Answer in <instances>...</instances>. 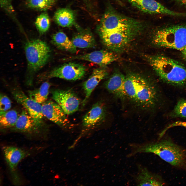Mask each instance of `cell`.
Instances as JSON below:
<instances>
[{"label": "cell", "mask_w": 186, "mask_h": 186, "mask_svg": "<svg viewBox=\"0 0 186 186\" xmlns=\"http://www.w3.org/2000/svg\"><path fill=\"white\" fill-rule=\"evenodd\" d=\"M125 87L126 98L142 110L156 109L161 101L158 87L151 80L136 73L126 76Z\"/></svg>", "instance_id": "6da1fadb"}, {"label": "cell", "mask_w": 186, "mask_h": 186, "mask_svg": "<svg viewBox=\"0 0 186 186\" xmlns=\"http://www.w3.org/2000/svg\"><path fill=\"white\" fill-rule=\"evenodd\" d=\"M132 147L130 156L138 153H152L172 166L181 168L186 167V150L169 140L133 144Z\"/></svg>", "instance_id": "7a4b0ae2"}, {"label": "cell", "mask_w": 186, "mask_h": 186, "mask_svg": "<svg viewBox=\"0 0 186 186\" xmlns=\"http://www.w3.org/2000/svg\"><path fill=\"white\" fill-rule=\"evenodd\" d=\"M144 56L163 82L179 88L186 86V68L180 63L161 55H146Z\"/></svg>", "instance_id": "3957f363"}, {"label": "cell", "mask_w": 186, "mask_h": 186, "mask_svg": "<svg viewBox=\"0 0 186 186\" xmlns=\"http://www.w3.org/2000/svg\"><path fill=\"white\" fill-rule=\"evenodd\" d=\"M151 40L156 46L181 51L186 46V24L161 27L154 33Z\"/></svg>", "instance_id": "277c9868"}, {"label": "cell", "mask_w": 186, "mask_h": 186, "mask_svg": "<svg viewBox=\"0 0 186 186\" xmlns=\"http://www.w3.org/2000/svg\"><path fill=\"white\" fill-rule=\"evenodd\" d=\"M25 50L27 64V82L30 85L32 82L34 74L48 62L50 51L45 42L38 39L27 41Z\"/></svg>", "instance_id": "5b68a950"}, {"label": "cell", "mask_w": 186, "mask_h": 186, "mask_svg": "<svg viewBox=\"0 0 186 186\" xmlns=\"http://www.w3.org/2000/svg\"><path fill=\"white\" fill-rule=\"evenodd\" d=\"M141 27L134 20L111 11L106 13L101 20L99 33L110 31L139 32Z\"/></svg>", "instance_id": "8992f818"}, {"label": "cell", "mask_w": 186, "mask_h": 186, "mask_svg": "<svg viewBox=\"0 0 186 186\" xmlns=\"http://www.w3.org/2000/svg\"><path fill=\"white\" fill-rule=\"evenodd\" d=\"M86 70V68L83 65L70 62L54 69L40 77V79L43 80L57 78L69 80H76L82 78Z\"/></svg>", "instance_id": "52a82bcc"}, {"label": "cell", "mask_w": 186, "mask_h": 186, "mask_svg": "<svg viewBox=\"0 0 186 186\" xmlns=\"http://www.w3.org/2000/svg\"><path fill=\"white\" fill-rule=\"evenodd\" d=\"M139 33L136 31H110L100 33L104 44L114 51H118L128 45Z\"/></svg>", "instance_id": "ba28073f"}, {"label": "cell", "mask_w": 186, "mask_h": 186, "mask_svg": "<svg viewBox=\"0 0 186 186\" xmlns=\"http://www.w3.org/2000/svg\"><path fill=\"white\" fill-rule=\"evenodd\" d=\"M3 153L8 166L13 182L19 185L21 179L17 171V166L19 162L29 155L27 151L12 146H6L3 148Z\"/></svg>", "instance_id": "9c48e42d"}, {"label": "cell", "mask_w": 186, "mask_h": 186, "mask_svg": "<svg viewBox=\"0 0 186 186\" xmlns=\"http://www.w3.org/2000/svg\"><path fill=\"white\" fill-rule=\"evenodd\" d=\"M43 124V122L31 116L25 109L22 110L19 116L12 129L29 135H39L46 130Z\"/></svg>", "instance_id": "30bf717a"}, {"label": "cell", "mask_w": 186, "mask_h": 186, "mask_svg": "<svg viewBox=\"0 0 186 186\" xmlns=\"http://www.w3.org/2000/svg\"><path fill=\"white\" fill-rule=\"evenodd\" d=\"M52 94V99L66 114H71L78 110L80 100L72 91L57 89L53 91Z\"/></svg>", "instance_id": "8fae6325"}, {"label": "cell", "mask_w": 186, "mask_h": 186, "mask_svg": "<svg viewBox=\"0 0 186 186\" xmlns=\"http://www.w3.org/2000/svg\"><path fill=\"white\" fill-rule=\"evenodd\" d=\"M12 94L16 101L22 105L31 116L36 120L43 122V115L42 105L27 96L23 91L18 88L13 89Z\"/></svg>", "instance_id": "7c38bea8"}, {"label": "cell", "mask_w": 186, "mask_h": 186, "mask_svg": "<svg viewBox=\"0 0 186 186\" xmlns=\"http://www.w3.org/2000/svg\"><path fill=\"white\" fill-rule=\"evenodd\" d=\"M42 111L44 116L61 127L68 126L69 121L66 114L60 106L56 102L47 100L42 104Z\"/></svg>", "instance_id": "4fadbf2b"}, {"label": "cell", "mask_w": 186, "mask_h": 186, "mask_svg": "<svg viewBox=\"0 0 186 186\" xmlns=\"http://www.w3.org/2000/svg\"><path fill=\"white\" fill-rule=\"evenodd\" d=\"M119 57L115 53L107 50H101L83 55L70 57L69 59H76L92 62L101 67H105L118 59Z\"/></svg>", "instance_id": "5bb4252c"}, {"label": "cell", "mask_w": 186, "mask_h": 186, "mask_svg": "<svg viewBox=\"0 0 186 186\" xmlns=\"http://www.w3.org/2000/svg\"><path fill=\"white\" fill-rule=\"evenodd\" d=\"M143 11L151 14H160L182 17L183 13L175 12L154 0H128Z\"/></svg>", "instance_id": "9a60e30c"}, {"label": "cell", "mask_w": 186, "mask_h": 186, "mask_svg": "<svg viewBox=\"0 0 186 186\" xmlns=\"http://www.w3.org/2000/svg\"><path fill=\"white\" fill-rule=\"evenodd\" d=\"M106 110L104 104L101 102L95 104L83 116L82 121L83 127L89 129L101 124L105 119Z\"/></svg>", "instance_id": "2e32d148"}, {"label": "cell", "mask_w": 186, "mask_h": 186, "mask_svg": "<svg viewBox=\"0 0 186 186\" xmlns=\"http://www.w3.org/2000/svg\"><path fill=\"white\" fill-rule=\"evenodd\" d=\"M126 76L120 72L113 73L106 81L105 87L116 97L123 100L126 98L125 87Z\"/></svg>", "instance_id": "e0dca14e"}, {"label": "cell", "mask_w": 186, "mask_h": 186, "mask_svg": "<svg viewBox=\"0 0 186 186\" xmlns=\"http://www.w3.org/2000/svg\"><path fill=\"white\" fill-rule=\"evenodd\" d=\"M108 72L105 67L95 69L89 78L82 84L85 94V97L82 103L84 105L92 91L100 82L107 76Z\"/></svg>", "instance_id": "ac0fdd59"}, {"label": "cell", "mask_w": 186, "mask_h": 186, "mask_svg": "<svg viewBox=\"0 0 186 186\" xmlns=\"http://www.w3.org/2000/svg\"><path fill=\"white\" fill-rule=\"evenodd\" d=\"M138 172L134 177L137 185L160 186L165 184L159 175L152 173L146 168L138 165Z\"/></svg>", "instance_id": "d6986e66"}, {"label": "cell", "mask_w": 186, "mask_h": 186, "mask_svg": "<svg viewBox=\"0 0 186 186\" xmlns=\"http://www.w3.org/2000/svg\"><path fill=\"white\" fill-rule=\"evenodd\" d=\"M71 41L76 48H93L96 44L93 35L88 30L77 33L73 36Z\"/></svg>", "instance_id": "ffe728a7"}, {"label": "cell", "mask_w": 186, "mask_h": 186, "mask_svg": "<svg viewBox=\"0 0 186 186\" xmlns=\"http://www.w3.org/2000/svg\"><path fill=\"white\" fill-rule=\"evenodd\" d=\"M52 43L58 48L72 53L76 51V48L66 35L62 32L54 34L51 39Z\"/></svg>", "instance_id": "44dd1931"}, {"label": "cell", "mask_w": 186, "mask_h": 186, "mask_svg": "<svg viewBox=\"0 0 186 186\" xmlns=\"http://www.w3.org/2000/svg\"><path fill=\"white\" fill-rule=\"evenodd\" d=\"M54 19L56 23L63 27L72 26L75 21V17L73 11L67 8H61L57 10L54 14Z\"/></svg>", "instance_id": "7402d4cb"}, {"label": "cell", "mask_w": 186, "mask_h": 186, "mask_svg": "<svg viewBox=\"0 0 186 186\" xmlns=\"http://www.w3.org/2000/svg\"><path fill=\"white\" fill-rule=\"evenodd\" d=\"M50 86L49 82H45L38 88L29 91L28 96L36 102L42 104L47 100Z\"/></svg>", "instance_id": "603a6c76"}, {"label": "cell", "mask_w": 186, "mask_h": 186, "mask_svg": "<svg viewBox=\"0 0 186 186\" xmlns=\"http://www.w3.org/2000/svg\"><path fill=\"white\" fill-rule=\"evenodd\" d=\"M17 112L14 110L0 112V125L2 129L12 128L15 125L18 118Z\"/></svg>", "instance_id": "cb8c5ba5"}, {"label": "cell", "mask_w": 186, "mask_h": 186, "mask_svg": "<svg viewBox=\"0 0 186 186\" xmlns=\"http://www.w3.org/2000/svg\"><path fill=\"white\" fill-rule=\"evenodd\" d=\"M56 2L53 0H27L26 4L29 8L42 11L51 8Z\"/></svg>", "instance_id": "d4e9b609"}, {"label": "cell", "mask_w": 186, "mask_h": 186, "mask_svg": "<svg viewBox=\"0 0 186 186\" xmlns=\"http://www.w3.org/2000/svg\"><path fill=\"white\" fill-rule=\"evenodd\" d=\"M50 21L48 13L45 12L42 13L36 18L35 25L39 33L43 34L49 28Z\"/></svg>", "instance_id": "484cf974"}, {"label": "cell", "mask_w": 186, "mask_h": 186, "mask_svg": "<svg viewBox=\"0 0 186 186\" xmlns=\"http://www.w3.org/2000/svg\"><path fill=\"white\" fill-rule=\"evenodd\" d=\"M172 118H186V99L179 100L169 114Z\"/></svg>", "instance_id": "4316f807"}, {"label": "cell", "mask_w": 186, "mask_h": 186, "mask_svg": "<svg viewBox=\"0 0 186 186\" xmlns=\"http://www.w3.org/2000/svg\"><path fill=\"white\" fill-rule=\"evenodd\" d=\"M11 101L9 97L6 95L1 93L0 99V112L7 111L11 107Z\"/></svg>", "instance_id": "83f0119b"}, {"label": "cell", "mask_w": 186, "mask_h": 186, "mask_svg": "<svg viewBox=\"0 0 186 186\" xmlns=\"http://www.w3.org/2000/svg\"><path fill=\"white\" fill-rule=\"evenodd\" d=\"M178 126L183 127L186 128V121H178L168 125L159 134V138H162L169 129L173 127Z\"/></svg>", "instance_id": "f1b7e54d"}, {"label": "cell", "mask_w": 186, "mask_h": 186, "mask_svg": "<svg viewBox=\"0 0 186 186\" xmlns=\"http://www.w3.org/2000/svg\"><path fill=\"white\" fill-rule=\"evenodd\" d=\"M179 5L186 7V0H174Z\"/></svg>", "instance_id": "f546056e"}, {"label": "cell", "mask_w": 186, "mask_h": 186, "mask_svg": "<svg viewBox=\"0 0 186 186\" xmlns=\"http://www.w3.org/2000/svg\"><path fill=\"white\" fill-rule=\"evenodd\" d=\"M183 56L186 60V46L181 51Z\"/></svg>", "instance_id": "4dcf8cb0"}, {"label": "cell", "mask_w": 186, "mask_h": 186, "mask_svg": "<svg viewBox=\"0 0 186 186\" xmlns=\"http://www.w3.org/2000/svg\"><path fill=\"white\" fill-rule=\"evenodd\" d=\"M53 0L55 1H57V0Z\"/></svg>", "instance_id": "1f68e13d"}]
</instances>
